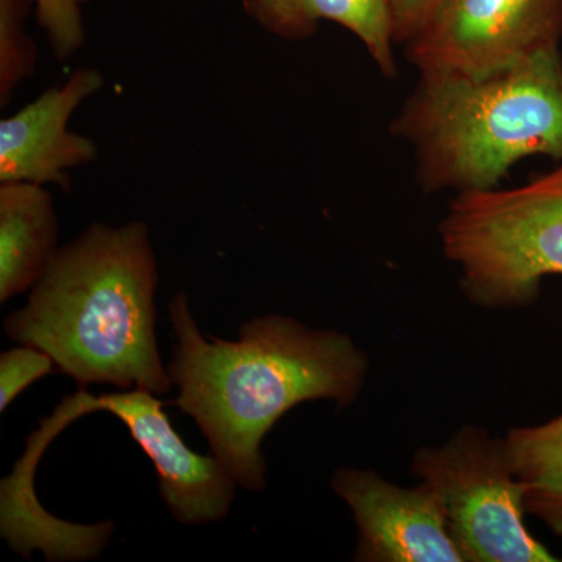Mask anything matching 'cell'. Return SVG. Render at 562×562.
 Returning a JSON list of instances; mask_svg holds the SVG:
<instances>
[{
  "label": "cell",
  "instance_id": "6da1fadb",
  "mask_svg": "<svg viewBox=\"0 0 562 562\" xmlns=\"http://www.w3.org/2000/svg\"><path fill=\"white\" fill-rule=\"evenodd\" d=\"M169 321L176 346L168 371L179 392L166 405L192 417L247 491L266 490L261 443L284 414L312 401L346 408L366 382L368 357L344 333L269 314L244 322L238 341L205 338L184 292L169 303Z\"/></svg>",
  "mask_w": 562,
  "mask_h": 562
},
{
  "label": "cell",
  "instance_id": "7a4b0ae2",
  "mask_svg": "<svg viewBox=\"0 0 562 562\" xmlns=\"http://www.w3.org/2000/svg\"><path fill=\"white\" fill-rule=\"evenodd\" d=\"M158 281L146 224H92L58 249L3 331L46 351L81 387L113 384L165 395L173 383L155 331Z\"/></svg>",
  "mask_w": 562,
  "mask_h": 562
},
{
  "label": "cell",
  "instance_id": "3957f363",
  "mask_svg": "<svg viewBox=\"0 0 562 562\" xmlns=\"http://www.w3.org/2000/svg\"><path fill=\"white\" fill-rule=\"evenodd\" d=\"M390 131L412 144L425 192L498 188L527 157L562 161V55L484 77L420 74Z\"/></svg>",
  "mask_w": 562,
  "mask_h": 562
},
{
  "label": "cell",
  "instance_id": "277c9868",
  "mask_svg": "<svg viewBox=\"0 0 562 562\" xmlns=\"http://www.w3.org/2000/svg\"><path fill=\"white\" fill-rule=\"evenodd\" d=\"M439 235L473 305H531L546 277L562 276V161L513 190L457 194Z\"/></svg>",
  "mask_w": 562,
  "mask_h": 562
},
{
  "label": "cell",
  "instance_id": "5b68a950",
  "mask_svg": "<svg viewBox=\"0 0 562 562\" xmlns=\"http://www.w3.org/2000/svg\"><path fill=\"white\" fill-rule=\"evenodd\" d=\"M412 472L441 498L465 561H557L525 525L522 486L514 476L505 439L462 428L446 446L419 450Z\"/></svg>",
  "mask_w": 562,
  "mask_h": 562
},
{
  "label": "cell",
  "instance_id": "8992f818",
  "mask_svg": "<svg viewBox=\"0 0 562 562\" xmlns=\"http://www.w3.org/2000/svg\"><path fill=\"white\" fill-rule=\"evenodd\" d=\"M561 40L562 0H435L405 55L419 74L484 77Z\"/></svg>",
  "mask_w": 562,
  "mask_h": 562
},
{
  "label": "cell",
  "instance_id": "52a82bcc",
  "mask_svg": "<svg viewBox=\"0 0 562 562\" xmlns=\"http://www.w3.org/2000/svg\"><path fill=\"white\" fill-rule=\"evenodd\" d=\"M65 405L76 420L87 414H113L127 427L133 441L147 454L158 491L169 513L181 525L220 522L231 513L236 480L213 453H195L172 427L166 402L146 390L110 392L94 397L80 386Z\"/></svg>",
  "mask_w": 562,
  "mask_h": 562
},
{
  "label": "cell",
  "instance_id": "ba28073f",
  "mask_svg": "<svg viewBox=\"0 0 562 562\" xmlns=\"http://www.w3.org/2000/svg\"><path fill=\"white\" fill-rule=\"evenodd\" d=\"M331 487L353 513L357 561L462 562L441 498L428 484L395 486L372 471L342 468Z\"/></svg>",
  "mask_w": 562,
  "mask_h": 562
},
{
  "label": "cell",
  "instance_id": "9c48e42d",
  "mask_svg": "<svg viewBox=\"0 0 562 562\" xmlns=\"http://www.w3.org/2000/svg\"><path fill=\"white\" fill-rule=\"evenodd\" d=\"M95 69H77L65 85L44 91L24 109L0 122V183L29 181L70 190L68 169L98 157L94 140L69 132L68 124L81 102L101 90Z\"/></svg>",
  "mask_w": 562,
  "mask_h": 562
},
{
  "label": "cell",
  "instance_id": "30bf717a",
  "mask_svg": "<svg viewBox=\"0 0 562 562\" xmlns=\"http://www.w3.org/2000/svg\"><path fill=\"white\" fill-rule=\"evenodd\" d=\"M58 220L43 184H0V303L38 283L58 251Z\"/></svg>",
  "mask_w": 562,
  "mask_h": 562
},
{
  "label": "cell",
  "instance_id": "8fae6325",
  "mask_svg": "<svg viewBox=\"0 0 562 562\" xmlns=\"http://www.w3.org/2000/svg\"><path fill=\"white\" fill-rule=\"evenodd\" d=\"M266 31L290 41L310 38L322 21L335 22L364 44L387 79H397L391 0H244Z\"/></svg>",
  "mask_w": 562,
  "mask_h": 562
},
{
  "label": "cell",
  "instance_id": "7c38bea8",
  "mask_svg": "<svg viewBox=\"0 0 562 562\" xmlns=\"http://www.w3.org/2000/svg\"><path fill=\"white\" fill-rule=\"evenodd\" d=\"M505 446L525 512L562 536V414L539 427L513 428Z\"/></svg>",
  "mask_w": 562,
  "mask_h": 562
},
{
  "label": "cell",
  "instance_id": "4fadbf2b",
  "mask_svg": "<svg viewBox=\"0 0 562 562\" xmlns=\"http://www.w3.org/2000/svg\"><path fill=\"white\" fill-rule=\"evenodd\" d=\"M27 0H0V105L35 69L36 50L22 31Z\"/></svg>",
  "mask_w": 562,
  "mask_h": 562
},
{
  "label": "cell",
  "instance_id": "5bb4252c",
  "mask_svg": "<svg viewBox=\"0 0 562 562\" xmlns=\"http://www.w3.org/2000/svg\"><path fill=\"white\" fill-rule=\"evenodd\" d=\"M57 371L54 360L38 347L21 344L0 355V412L5 413L25 387Z\"/></svg>",
  "mask_w": 562,
  "mask_h": 562
},
{
  "label": "cell",
  "instance_id": "9a60e30c",
  "mask_svg": "<svg viewBox=\"0 0 562 562\" xmlns=\"http://www.w3.org/2000/svg\"><path fill=\"white\" fill-rule=\"evenodd\" d=\"M85 0H35L36 18L57 60H68L85 44L80 3Z\"/></svg>",
  "mask_w": 562,
  "mask_h": 562
},
{
  "label": "cell",
  "instance_id": "2e32d148",
  "mask_svg": "<svg viewBox=\"0 0 562 562\" xmlns=\"http://www.w3.org/2000/svg\"><path fill=\"white\" fill-rule=\"evenodd\" d=\"M435 0H391L394 43L406 46L419 33Z\"/></svg>",
  "mask_w": 562,
  "mask_h": 562
}]
</instances>
